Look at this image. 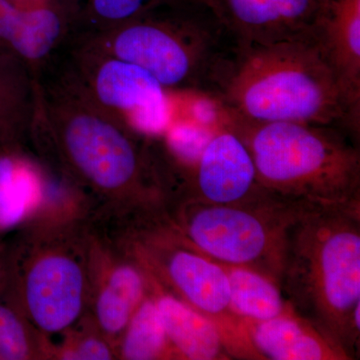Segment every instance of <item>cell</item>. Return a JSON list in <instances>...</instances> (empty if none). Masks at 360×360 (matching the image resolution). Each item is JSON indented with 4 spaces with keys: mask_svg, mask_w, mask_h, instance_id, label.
<instances>
[{
    "mask_svg": "<svg viewBox=\"0 0 360 360\" xmlns=\"http://www.w3.org/2000/svg\"><path fill=\"white\" fill-rule=\"evenodd\" d=\"M37 79L32 142L51 153L63 179L94 205L167 207L174 179L161 136L139 134L104 112L58 68L47 66Z\"/></svg>",
    "mask_w": 360,
    "mask_h": 360,
    "instance_id": "1",
    "label": "cell"
},
{
    "mask_svg": "<svg viewBox=\"0 0 360 360\" xmlns=\"http://www.w3.org/2000/svg\"><path fill=\"white\" fill-rule=\"evenodd\" d=\"M205 96L217 112L236 120L335 125L359 136L360 111L310 40L234 39Z\"/></svg>",
    "mask_w": 360,
    "mask_h": 360,
    "instance_id": "2",
    "label": "cell"
},
{
    "mask_svg": "<svg viewBox=\"0 0 360 360\" xmlns=\"http://www.w3.org/2000/svg\"><path fill=\"white\" fill-rule=\"evenodd\" d=\"M279 288L356 359L359 343L360 205L307 206L286 234Z\"/></svg>",
    "mask_w": 360,
    "mask_h": 360,
    "instance_id": "3",
    "label": "cell"
},
{
    "mask_svg": "<svg viewBox=\"0 0 360 360\" xmlns=\"http://www.w3.org/2000/svg\"><path fill=\"white\" fill-rule=\"evenodd\" d=\"M217 120L250 150L260 184L274 198L310 206L360 205L359 136L335 125Z\"/></svg>",
    "mask_w": 360,
    "mask_h": 360,
    "instance_id": "4",
    "label": "cell"
},
{
    "mask_svg": "<svg viewBox=\"0 0 360 360\" xmlns=\"http://www.w3.org/2000/svg\"><path fill=\"white\" fill-rule=\"evenodd\" d=\"M94 224L129 251L163 290L210 319L231 359L264 360L251 343L245 321L231 309L224 267L182 236L167 208H103Z\"/></svg>",
    "mask_w": 360,
    "mask_h": 360,
    "instance_id": "5",
    "label": "cell"
},
{
    "mask_svg": "<svg viewBox=\"0 0 360 360\" xmlns=\"http://www.w3.org/2000/svg\"><path fill=\"white\" fill-rule=\"evenodd\" d=\"M9 238L11 274L1 298L47 340L77 323L89 297L85 217L25 220Z\"/></svg>",
    "mask_w": 360,
    "mask_h": 360,
    "instance_id": "6",
    "label": "cell"
},
{
    "mask_svg": "<svg viewBox=\"0 0 360 360\" xmlns=\"http://www.w3.org/2000/svg\"><path fill=\"white\" fill-rule=\"evenodd\" d=\"M73 39L141 66L165 89L203 96L236 39L205 0L158 7L115 27L78 33Z\"/></svg>",
    "mask_w": 360,
    "mask_h": 360,
    "instance_id": "7",
    "label": "cell"
},
{
    "mask_svg": "<svg viewBox=\"0 0 360 360\" xmlns=\"http://www.w3.org/2000/svg\"><path fill=\"white\" fill-rule=\"evenodd\" d=\"M307 206L276 198L240 205L184 198L168 206L167 213L182 236L208 257L248 267L279 285L288 227Z\"/></svg>",
    "mask_w": 360,
    "mask_h": 360,
    "instance_id": "8",
    "label": "cell"
},
{
    "mask_svg": "<svg viewBox=\"0 0 360 360\" xmlns=\"http://www.w3.org/2000/svg\"><path fill=\"white\" fill-rule=\"evenodd\" d=\"M52 63L91 103L148 137L170 127L167 89L141 66L72 39Z\"/></svg>",
    "mask_w": 360,
    "mask_h": 360,
    "instance_id": "9",
    "label": "cell"
},
{
    "mask_svg": "<svg viewBox=\"0 0 360 360\" xmlns=\"http://www.w3.org/2000/svg\"><path fill=\"white\" fill-rule=\"evenodd\" d=\"M86 224L89 297L85 314L116 349L135 310L148 293V277L122 245Z\"/></svg>",
    "mask_w": 360,
    "mask_h": 360,
    "instance_id": "10",
    "label": "cell"
},
{
    "mask_svg": "<svg viewBox=\"0 0 360 360\" xmlns=\"http://www.w3.org/2000/svg\"><path fill=\"white\" fill-rule=\"evenodd\" d=\"M217 123L193 167L177 172L176 195L172 205L184 198L240 205L274 198L260 184L250 150L240 137Z\"/></svg>",
    "mask_w": 360,
    "mask_h": 360,
    "instance_id": "11",
    "label": "cell"
},
{
    "mask_svg": "<svg viewBox=\"0 0 360 360\" xmlns=\"http://www.w3.org/2000/svg\"><path fill=\"white\" fill-rule=\"evenodd\" d=\"M77 0H49L20 7L0 0V49L13 54L39 75L77 32Z\"/></svg>",
    "mask_w": 360,
    "mask_h": 360,
    "instance_id": "12",
    "label": "cell"
},
{
    "mask_svg": "<svg viewBox=\"0 0 360 360\" xmlns=\"http://www.w3.org/2000/svg\"><path fill=\"white\" fill-rule=\"evenodd\" d=\"M241 41L257 44L310 40L328 0H205Z\"/></svg>",
    "mask_w": 360,
    "mask_h": 360,
    "instance_id": "13",
    "label": "cell"
},
{
    "mask_svg": "<svg viewBox=\"0 0 360 360\" xmlns=\"http://www.w3.org/2000/svg\"><path fill=\"white\" fill-rule=\"evenodd\" d=\"M243 321L264 360L352 359L340 343L295 310L267 321Z\"/></svg>",
    "mask_w": 360,
    "mask_h": 360,
    "instance_id": "14",
    "label": "cell"
},
{
    "mask_svg": "<svg viewBox=\"0 0 360 360\" xmlns=\"http://www.w3.org/2000/svg\"><path fill=\"white\" fill-rule=\"evenodd\" d=\"M314 42L352 108L360 111V0H328Z\"/></svg>",
    "mask_w": 360,
    "mask_h": 360,
    "instance_id": "15",
    "label": "cell"
},
{
    "mask_svg": "<svg viewBox=\"0 0 360 360\" xmlns=\"http://www.w3.org/2000/svg\"><path fill=\"white\" fill-rule=\"evenodd\" d=\"M39 111L37 75L13 54L0 49V153L32 142Z\"/></svg>",
    "mask_w": 360,
    "mask_h": 360,
    "instance_id": "16",
    "label": "cell"
},
{
    "mask_svg": "<svg viewBox=\"0 0 360 360\" xmlns=\"http://www.w3.org/2000/svg\"><path fill=\"white\" fill-rule=\"evenodd\" d=\"M146 277L163 328L180 360L231 359L219 329L210 319Z\"/></svg>",
    "mask_w": 360,
    "mask_h": 360,
    "instance_id": "17",
    "label": "cell"
},
{
    "mask_svg": "<svg viewBox=\"0 0 360 360\" xmlns=\"http://www.w3.org/2000/svg\"><path fill=\"white\" fill-rule=\"evenodd\" d=\"M219 264L229 278L231 309L240 319L267 321L293 310L274 279L248 267Z\"/></svg>",
    "mask_w": 360,
    "mask_h": 360,
    "instance_id": "18",
    "label": "cell"
},
{
    "mask_svg": "<svg viewBox=\"0 0 360 360\" xmlns=\"http://www.w3.org/2000/svg\"><path fill=\"white\" fill-rule=\"evenodd\" d=\"M117 359H180L168 340L153 295L149 292L135 310L116 345Z\"/></svg>",
    "mask_w": 360,
    "mask_h": 360,
    "instance_id": "19",
    "label": "cell"
},
{
    "mask_svg": "<svg viewBox=\"0 0 360 360\" xmlns=\"http://www.w3.org/2000/svg\"><path fill=\"white\" fill-rule=\"evenodd\" d=\"M49 359V341L20 309L0 298V360Z\"/></svg>",
    "mask_w": 360,
    "mask_h": 360,
    "instance_id": "20",
    "label": "cell"
},
{
    "mask_svg": "<svg viewBox=\"0 0 360 360\" xmlns=\"http://www.w3.org/2000/svg\"><path fill=\"white\" fill-rule=\"evenodd\" d=\"M193 0H77L80 32H101L158 7Z\"/></svg>",
    "mask_w": 360,
    "mask_h": 360,
    "instance_id": "21",
    "label": "cell"
},
{
    "mask_svg": "<svg viewBox=\"0 0 360 360\" xmlns=\"http://www.w3.org/2000/svg\"><path fill=\"white\" fill-rule=\"evenodd\" d=\"M56 338H59L58 342L49 340V359H117L115 347L86 314Z\"/></svg>",
    "mask_w": 360,
    "mask_h": 360,
    "instance_id": "22",
    "label": "cell"
},
{
    "mask_svg": "<svg viewBox=\"0 0 360 360\" xmlns=\"http://www.w3.org/2000/svg\"><path fill=\"white\" fill-rule=\"evenodd\" d=\"M11 274L9 239L0 238V298L6 293Z\"/></svg>",
    "mask_w": 360,
    "mask_h": 360,
    "instance_id": "23",
    "label": "cell"
},
{
    "mask_svg": "<svg viewBox=\"0 0 360 360\" xmlns=\"http://www.w3.org/2000/svg\"><path fill=\"white\" fill-rule=\"evenodd\" d=\"M11 4L20 7H34L41 6V4H46L49 0H8Z\"/></svg>",
    "mask_w": 360,
    "mask_h": 360,
    "instance_id": "24",
    "label": "cell"
}]
</instances>
